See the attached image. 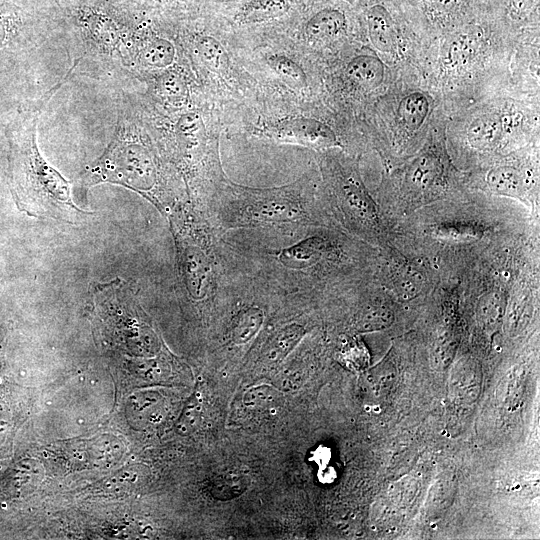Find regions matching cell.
Returning <instances> with one entry per match:
<instances>
[{"instance_id": "1", "label": "cell", "mask_w": 540, "mask_h": 540, "mask_svg": "<svg viewBox=\"0 0 540 540\" xmlns=\"http://www.w3.org/2000/svg\"><path fill=\"white\" fill-rule=\"evenodd\" d=\"M224 239L240 266L288 295L336 303L375 275L378 248L338 226L245 229Z\"/></svg>"}, {"instance_id": "2", "label": "cell", "mask_w": 540, "mask_h": 540, "mask_svg": "<svg viewBox=\"0 0 540 540\" xmlns=\"http://www.w3.org/2000/svg\"><path fill=\"white\" fill-rule=\"evenodd\" d=\"M530 212L495 204L443 199L400 221L393 244L426 259L442 279H461L487 252L533 231Z\"/></svg>"}, {"instance_id": "3", "label": "cell", "mask_w": 540, "mask_h": 540, "mask_svg": "<svg viewBox=\"0 0 540 540\" xmlns=\"http://www.w3.org/2000/svg\"><path fill=\"white\" fill-rule=\"evenodd\" d=\"M73 68L62 81L22 109L6 128L10 187L18 208L28 215L46 216L68 223H76L91 212L74 204L71 183L42 156L37 143V128L46 104Z\"/></svg>"}, {"instance_id": "4", "label": "cell", "mask_w": 540, "mask_h": 540, "mask_svg": "<svg viewBox=\"0 0 540 540\" xmlns=\"http://www.w3.org/2000/svg\"><path fill=\"white\" fill-rule=\"evenodd\" d=\"M204 215L216 231L281 226H337L323 194L302 178L284 186L253 188L219 179Z\"/></svg>"}, {"instance_id": "5", "label": "cell", "mask_w": 540, "mask_h": 540, "mask_svg": "<svg viewBox=\"0 0 540 540\" xmlns=\"http://www.w3.org/2000/svg\"><path fill=\"white\" fill-rule=\"evenodd\" d=\"M324 199L334 223L350 236L376 248L394 241L396 226L381 211L351 164L325 162Z\"/></svg>"}, {"instance_id": "6", "label": "cell", "mask_w": 540, "mask_h": 540, "mask_svg": "<svg viewBox=\"0 0 540 540\" xmlns=\"http://www.w3.org/2000/svg\"><path fill=\"white\" fill-rule=\"evenodd\" d=\"M375 278L406 309L423 306L441 281L426 259L392 243L378 248Z\"/></svg>"}, {"instance_id": "7", "label": "cell", "mask_w": 540, "mask_h": 540, "mask_svg": "<svg viewBox=\"0 0 540 540\" xmlns=\"http://www.w3.org/2000/svg\"><path fill=\"white\" fill-rule=\"evenodd\" d=\"M97 169L105 181L120 183L143 193H151L158 181V169L151 150L136 139L131 124L121 115L114 138L98 161Z\"/></svg>"}, {"instance_id": "8", "label": "cell", "mask_w": 540, "mask_h": 540, "mask_svg": "<svg viewBox=\"0 0 540 540\" xmlns=\"http://www.w3.org/2000/svg\"><path fill=\"white\" fill-rule=\"evenodd\" d=\"M484 180L491 194L518 200L535 218H539L537 183L532 170L498 164L486 172Z\"/></svg>"}, {"instance_id": "9", "label": "cell", "mask_w": 540, "mask_h": 540, "mask_svg": "<svg viewBox=\"0 0 540 540\" xmlns=\"http://www.w3.org/2000/svg\"><path fill=\"white\" fill-rule=\"evenodd\" d=\"M270 133L277 141L314 149L339 145L334 131L323 122L312 118L297 117L282 121L273 126Z\"/></svg>"}, {"instance_id": "10", "label": "cell", "mask_w": 540, "mask_h": 540, "mask_svg": "<svg viewBox=\"0 0 540 540\" xmlns=\"http://www.w3.org/2000/svg\"><path fill=\"white\" fill-rule=\"evenodd\" d=\"M307 333L304 324L289 321L272 331L262 343L258 360L264 365H276L283 361Z\"/></svg>"}, {"instance_id": "11", "label": "cell", "mask_w": 540, "mask_h": 540, "mask_svg": "<svg viewBox=\"0 0 540 540\" xmlns=\"http://www.w3.org/2000/svg\"><path fill=\"white\" fill-rule=\"evenodd\" d=\"M369 38L373 46L383 53H392L396 36L392 18L382 5H374L367 12Z\"/></svg>"}, {"instance_id": "12", "label": "cell", "mask_w": 540, "mask_h": 540, "mask_svg": "<svg viewBox=\"0 0 540 540\" xmlns=\"http://www.w3.org/2000/svg\"><path fill=\"white\" fill-rule=\"evenodd\" d=\"M503 133V124L495 115H483L476 118L468 127L467 140L469 145L479 151L494 149Z\"/></svg>"}, {"instance_id": "13", "label": "cell", "mask_w": 540, "mask_h": 540, "mask_svg": "<svg viewBox=\"0 0 540 540\" xmlns=\"http://www.w3.org/2000/svg\"><path fill=\"white\" fill-rule=\"evenodd\" d=\"M175 55L176 49L171 41L156 37L140 44L136 56L143 67L163 69L173 64Z\"/></svg>"}, {"instance_id": "14", "label": "cell", "mask_w": 540, "mask_h": 540, "mask_svg": "<svg viewBox=\"0 0 540 540\" xmlns=\"http://www.w3.org/2000/svg\"><path fill=\"white\" fill-rule=\"evenodd\" d=\"M348 75L365 88L374 89L384 79V65L373 55H358L347 66Z\"/></svg>"}, {"instance_id": "15", "label": "cell", "mask_w": 540, "mask_h": 540, "mask_svg": "<svg viewBox=\"0 0 540 540\" xmlns=\"http://www.w3.org/2000/svg\"><path fill=\"white\" fill-rule=\"evenodd\" d=\"M346 27L345 15L337 9H323L317 12L306 24L308 37L324 40L337 36Z\"/></svg>"}, {"instance_id": "16", "label": "cell", "mask_w": 540, "mask_h": 540, "mask_svg": "<svg viewBox=\"0 0 540 540\" xmlns=\"http://www.w3.org/2000/svg\"><path fill=\"white\" fill-rule=\"evenodd\" d=\"M175 133L180 147L188 153L197 151L206 139L205 126L197 112L183 114L176 122Z\"/></svg>"}, {"instance_id": "17", "label": "cell", "mask_w": 540, "mask_h": 540, "mask_svg": "<svg viewBox=\"0 0 540 540\" xmlns=\"http://www.w3.org/2000/svg\"><path fill=\"white\" fill-rule=\"evenodd\" d=\"M429 109L430 103L425 94L412 92L401 100L398 115L408 130L416 131L424 123Z\"/></svg>"}, {"instance_id": "18", "label": "cell", "mask_w": 540, "mask_h": 540, "mask_svg": "<svg viewBox=\"0 0 540 540\" xmlns=\"http://www.w3.org/2000/svg\"><path fill=\"white\" fill-rule=\"evenodd\" d=\"M156 92L160 98L172 105L184 104L189 97L187 82L182 75L174 71H167L158 78Z\"/></svg>"}, {"instance_id": "19", "label": "cell", "mask_w": 540, "mask_h": 540, "mask_svg": "<svg viewBox=\"0 0 540 540\" xmlns=\"http://www.w3.org/2000/svg\"><path fill=\"white\" fill-rule=\"evenodd\" d=\"M22 25L21 9L11 0H0V50L15 40Z\"/></svg>"}, {"instance_id": "20", "label": "cell", "mask_w": 540, "mask_h": 540, "mask_svg": "<svg viewBox=\"0 0 540 540\" xmlns=\"http://www.w3.org/2000/svg\"><path fill=\"white\" fill-rule=\"evenodd\" d=\"M196 52L201 62L213 72L221 73L227 66L226 51L213 37H201L196 43Z\"/></svg>"}, {"instance_id": "21", "label": "cell", "mask_w": 540, "mask_h": 540, "mask_svg": "<svg viewBox=\"0 0 540 540\" xmlns=\"http://www.w3.org/2000/svg\"><path fill=\"white\" fill-rule=\"evenodd\" d=\"M476 40L470 34L455 38L448 50L447 60L451 67L461 68L466 65L475 54Z\"/></svg>"}, {"instance_id": "22", "label": "cell", "mask_w": 540, "mask_h": 540, "mask_svg": "<svg viewBox=\"0 0 540 540\" xmlns=\"http://www.w3.org/2000/svg\"><path fill=\"white\" fill-rule=\"evenodd\" d=\"M271 67L285 81L295 86L306 84V74L303 69L291 58L285 55H275L269 58Z\"/></svg>"}, {"instance_id": "23", "label": "cell", "mask_w": 540, "mask_h": 540, "mask_svg": "<svg viewBox=\"0 0 540 540\" xmlns=\"http://www.w3.org/2000/svg\"><path fill=\"white\" fill-rule=\"evenodd\" d=\"M285 10L286 2L284 0H261L249 11L248 19L257 20L273 17Z\"/></svg>"}, {"instance_id": "24", "label": "cell", "mask_w": 540, "mask_h": 540, "mask_svg": "<svg viewBox=\"0 0 540 540\" xmlns=\"http://www.w3.org/2000/svg\"><path fill=\"white\" fill-rule=\"evenodd\" d=\"M432 3L440 9H453L457 7L463 0H431Z\"/></svg>"}, {"instance_id": "25", "label": "cell", "mask_w": 540, "mask_h": 540, "mask_svg": "<svg viewBox=\"0 0 540 540\" xmlns=\"http://www.w3.org/2000/svg\"><path fill=\"white\" fill-rule=\"evenodd\" d=\"M534 0H512L514 7L520 11L526 10L530 7Z\"/></svg>"}]
</instances>
